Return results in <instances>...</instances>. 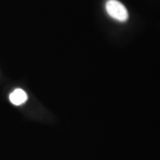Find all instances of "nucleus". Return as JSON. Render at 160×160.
<instances>
[{
  "mask_svg": "<svg viewBox=\"0 0 160 160\" xmlns=\"http://www.w3.org/2000/svg\"><path fill=\"white\" fill-rule=\"evenodd\" d=\"M10 102H11L13 105H22L23 103L27 101V94L26 92L22 90V89H15L13 92H12V93L9 96Z\"/></svg>",
  "mask_w": 160,
  "mask_h": 160,
  "instance_id": "obj_2",
  "label": "nucleus"
},
{
  "mask_svg": "<svg viewBox=\"0 0 160 160\" xmlns=\"http://www.w3.org/2000/svg\"><path fill=\"white\" fill-rule=\"evenodd\" d=\"M106 11L110 17L120 22H125L129 17L126 6L118 0H108L106 3Z\"/></svg>",
  "mask_w": 160,
  "mask_h": 160,
  "instance_id": "obj_1",
  "label": "nucleus"
}]
</instances>
